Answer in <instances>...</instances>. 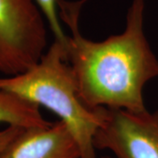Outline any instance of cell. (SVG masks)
<instances>
[{"label": "cell", "mask_w": 158, "mask_h": 158, "mask_svg": "<svg viewBox=\"0 0 158 158\" xmlns=\"http://www.w3.org/2000/svg\"><path fill=\"white\" fill-rule=\"evenodd\" d=\"M51 123L42 116L38 106L0 90V124L30 128L46 127Z\"/></svg>", "instance_id": "6"}, {"label": "cell", "mask_w": 158, "mask_h": 158, "mask_svg": "<svg viewBox=\"0 0 158 158\" xmlns=\"http://www.w3.org/2000/svg\"><path fill=\"white\" fill-rule=\"evenodd\" d=\"M47 21L34 0H0V74L32 68L48 49Z\"/></svg>", "instance_id": "3"}, {"label": "cell", "mask_w": 158, "mask_h": 158, "mask_svg": "<svg viewBox=\"0 0 158 158\" xmlns=\"http://www.w3.org/2000/svg\"><path fill=\"white\" fill-rule=\"evenodd\" d=\"M51 30L55 40L66 46L68 44V35L64 33L59 14V0H34Z\"/></svg>", "instance_id": "7"}, {"label": "cell", "mask_w": 158, "mask_h": 158, "mask_svg": "<svg viewBox=\"0 0 158 158\" xmlns=\"http://www.w3.org/2000/svg\"><path fill=\"white\" fill-rule=\"evenodd\" d=\"M0 90L55 113L74 137L81 158H97L94 136L102 122L101 109L90 110L80 99L66 46L55 40L32 68L0 77Z\"/></svg>", "instance_id": "2"}, {"label": "cell", "mask_w": 158, "mask_h": 158, "mask_svg": "<svg viewBox=\"0 0 158 158\" xmlns=\"http://www.w3.org/2000/svg\"><path fill=\"white\" fill-rule=\"evenodd\" d=\"M85 0H59V14L67 25L68 62L73 70L80 99L90 110H147L143 90L158 77V59L144 33L145 0H133L121 34L95 41L79 30L80 10Z\"/></svg>", "instance_id": "1"}, {"label": "cell", "mask_w": 158, "mask_h": 158, "mask_svg": "<svg viewBox=\"0 0 158 158\" xmlns=\"http://www.w3.org/2000/svg\"><path fill=\"white\" fill-rule=\"evenodd\" d=\"M101 158H116V157H114V156H102Z\"/></svg>", "instance_id": "9"}, {"label": "cell", "mask_w": 158, "mask_h": 158, "mask_svg": "<svg viewBox=\"0 0 158 158\" xmlns=\"http://www.w3.org/2000/svg\"><path fill=\"white\" fill-rule=\"evenodd\" d=\"M22 129L19 127L8 126L4 129L0 130V155Z\"/></svg>", "instance_id": "8"}, {"label": "cell", "mask_w": 158, "mask_h": 158, "mask_svg": "<svg viewBox=\"0 0 158 158\" xmlns=\"http://www.w3.org/2000/svg\"><path fill=\"white\" fill-rule=\"evenodd\" d=\"M0 158H81L67 127L58 120L46 127L23 128Z\"/></svg>", "instance_id": "5"}, {"label": "cell", "mask_w": 158, "mask_h": 158, "mask_svg": "<svg viewBox=\"0 0 158 158\" xmlns=\"http://www.w3.org/2000/svg\"><path fill=\"white\" fill-rule=\"evenodd\" d=\"M102 122L94 136L96 149L116 158H158V109L135 113L100 108Z\"/></svg>", "instance_id": "4"}]
</instances>
